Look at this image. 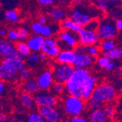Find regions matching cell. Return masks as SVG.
Returning <instances> with one entry per match:
<instances>
[{"label": "cell", "mask_w": 122, "mask_h": 122, "mask_svg": "<svg viewBox=\"0 0 122 122\" xmlns=\"http://www.w3.org/2000/svg\"><path fill=\"white\" fill-rule=\"evenodd\" d=\"M92 76L88 70L75 69L65 85V91L69 95L83 99V88Z\"/></svg>", "instance_id": "obj_1"}, {"label": "cell", "mask_w": 122, "mask_h": 122, "mask_svg": "<svg viewBox=\"0 0 122 122\" xmlns=\"http://www.w3.org/2000/svg\"><path fill=\"white\" fill-rule=\"evenodd\" d=\"M75 6L70 13V18L81 28L84 27L92 19H101L104 16L102 11L95 5L90 7L81 5Z\"/></svg>", "instance_id": "obj_2"}, {"label": "cell", "mask_w": 122, "mask_h": 122, "mask_svg": "<svg viewBox=\"0 0 122 122\" xmlns=\"http://www.w3.org/2000/svg\"><path fill=\"white\" fill-rule=\"evenodd\" d=\"M24 66L25 63L21 58L3 59L0 61V80L7 82L15 81L19 71Z\"/></svg>", "instance_id": "obj_3"}, {"label": "cell", "mask_w": 122, "mask_h": 122, "mask_svg": "<svg viewBox=\"0 0 122 122\" xmlns=\"http://www.w3.org/2000/svg\"><path fill=\"white\" fill-rule=\"evenodd\" d=\"M86 108V102L83 99L72 95L66 96L63 101V110L64 113L70 118L80 116L83 113Z\"/></svg>", "instance_id": "obj_4"}, {"label": "cell", "mask_w": 122, "mask_h": 122, "mask_svg": "<svg viewBox=\"0 0 122 122\" xmlns=\"http://www.w3.org/2000/svg\"><path fill=\"white\" fill-rule=\"evenodd\" d=\"M76 57L73 63L75 69L88 70L92 67L96 61V56H93L86 51V46L77 45L75 48Z\"/></svg>", "instance_id": "obj_5"}, {"label": "cell", "mask_w": 122, "mask_h": 122, "mask_svg": "<svg viewBox=\"0 0 122 122\" xmlns=\"http://www.w3.org/2000/svg\"><path fill=\"white\" fill-rule=\"evenodd\" d=\"M118 31L115 26V20L111 17H102L99 20L97 32L100 39H115L118 35Z\"/></svg>", "instance_id": "obj_6"}, {"label": "cell", "mask_w": 122, "mask_h": 122, "mask_svg": "<svg viewBox=\"0 0 122 122\" xmlns=\"http://www.w3.org/2000/svg\"><path fill=\"white\" fill-rule=\"evenodd\" d=\"M116 97V91L115 88L110 83H102L95 87L90 98L105 104L113 100Z\"/></svg>", "instance_id": "obj_7"}, {"label": "cell", "mask_w": 122, "mask_h": 122, "mask_svg": "<svg viewBox=\"0 0 122 122\" xmlns=\"http://www.w3.org/2000/svg\"><path fill=\"white\" fill-rule=\"evenodd\" d=\"M56 41L61 50H74L79 43L77 33L64 29L58 32Z\"/></svg>", "instance_id": "obj_8"}, {"label": "cell", "mask_w": 122, "mask_h": 122, "mask_svg": "<svg viewBox=\"0 0 122 122\" xmlns=\"http://www.w3.org/2000/svg\"><path fill=\"white\" fill-rule=\"evenodd\" d=\"M75 70V67L72 64H61L57 62L53 66L51 71L53 81L64 84L70 79Z\"/></svg>", "instance_id": "obj_9"}, {"label": "cell", "mask_w": 122, "mask_h": 122, "mask_svg": "<svg viewBox=\"0 0 122 122\" xmlns=\"http://www.w3.org/2000/svg\"><path fill=\"white\" fill-rule=\"evenodd\" d=\"M36 105L40 107H56L58 104V99L48 89H40L35 94Z\"/></svg>", "instance_id": "obj_10"}, {"label": "cell", "mask_w": 122, "mask_h": 122, "mask_svg": "<svg viewBox=\"0 0 122 122\" xmlns=\"http://www.w3.org/2000/svg\"><path fill=\"white\" fill-rule=\"evenodd\" d=\"M77 36H78V42L80 45L86 47L97 46L101 40L97 31L88 30L83 27L77 32Z\"/></svg>", "instance_id": "obj_11"}, {"label": "cell", "mask_w": 122, "mask_h": 122, "mask_svg": "<svg viewBox=\"0 0 122 122\" xmlns=\"http://www.w3.org/2000/svg\"><path fill=\"white\" fill-rule=\"evenodd\" d=\"M40 51L48 57L56 58L61 51V49L57 43L56 39L51 37L44 39Z\"/></svg>", "instance_id": "obj_12"}, {"label": "cell", "mask_w": 122, "mask_h": 122, "mask_svg": "<svg viewBox=\"0 0 122 122\" xmlns=\"http://www.w3.org/2000/svg\"><path fill=\"white\" fill-rule=\"evenodd\" d=\"M0 57L3 59L20 58L14 44L7 40H0Z\"/></svg>", "instance_id": "obj_13"}, {"label": "cell", "mask_w": 122, "mask_h": 122, "mask_svg": "<svg viewBox=\"0 0 122 122\" xmlns=\"http://www.w3.org/2000/svg\"><path fill=\"white\" fill-rule=\"evenodd\" d=\"M45 121L59 122L61 120V113L55 107H40L39 111Z\"/></svg>", "instance_id": "obj_14"}, {"label": "cell", "mask_w": 122, "mask_h": 122, "mask_svg": "<svg viewBox=\"0 0 122 122\" xmlns=\"http://www.w3.org/2000/svg\"><path fill=\"white\" fill-rule=\"evenodd\" d=\"M68 10L66 7L55 5L48 11V15L55 22H61L68 16Z\"/></svg>", "instance_id": "obj_15"}, {"label": "cell", "mask_w": 122, "mask_h": 122, "mask_svg": "<svg viewBox=\"0 0 122 122\" xmlns=\"http://www.w3.org/2000/svg\"><path fill=\"white\" fill-rule=\"evenodd\" d=\"M37 83L40 89H50L53 81L52 72L50 70H46L42 72L37 78Z\"/></svg>", "instance_id": "obj_16"}, {"label": "cell", "mask_w": 122, "mask_h": 122, "mask_svg": "<svg viewBox=\"0 0 122 122\" xmlns=\"http://www.w3.org/2000/svg\"><path fill=\"white\" fill-rule=\"evenodd\" d=\"M76 57L74 50H61L56 58V61L61 64H73Z\"/></svg>", "instance_id": "obj_17"}, {"label": "cell", "mask_w": 122, "mask_h": 122, "mask_svg": "<svg viewBox=\"0 0 122 122\" xmlns=\"http://www.w3.org/2000/svg\"><path fill=\"white\" fill-rule=\"evenodd\" d=\"M19 102L22 107L26 110H33L36 107L34 96L26 92L21 93L19 96Z\"/></svg>", "instance_id": "obj_18"}, {"label": "cell", "mask_w": 122, "mask_h": 122, "mask_svg": "<svg viewBox=\"0 0 122 122\" xmlns=\"http://www.w3.org/2000/svg\"><path fill=\"white\" fill-rule=\"evenodd\" d=\"M97 78L94 76H91V77L86 82L83 88V99L87 101L89 99L94 90L95 87L97 86Z\"/></svg>", "instance_id": "obj_19"}, {"label": "cell", "mask_w": 122, "mask_h": 122, "mask_svg": "<svg viewBox=\"0 0 122 122\" xmlns=\"http://www.w3.org/2000/svg\"><path fill=\"white\" fill-rule=\"evenodd\" d=\"M44 39H45V37L42 36L41 35H35L29 38L26 42L27 44V46H29V49L31 50V51L36 53L40 51L41 46Z\"/></svg>", "instance_id": "obj_20"}, {"label": "cell", "mask_w": 122, "mask_h": 122, "mask_svg": "<svg viewBox=\"0 0 122 122\" xmlns=\"http://www.w3.org/2000/svg\"><path fill=\"white\" fill-rule=\"evenodd\" d=\"M60 26L57 24V22L53 23L50 25H43V28L41 32V35L43 36L45 38L51 37L53 35L56 34L60 31Z\"/></svg>", "instance_id": "obj_21"}, {"label": "cell", "mask_w": 122, "mask_h": 122, "mask_svg": "<svg viewBox=\"0 0 122 122\" xmlns=\"http://www.w3.org/2000/svg\"><path fill=\"white\" fill-rule=\"evenodd\" d=\"M22 88H23V90L24 92L30 93L31 94H35L40 90L37 81L33 78H30L27 81H25V83H24Z\"/></svg>", "instance_id": "obj_22"}, {"label": "cell", "mask_w": 122, "mask_h": 122, "mask_svg": "<svg viewBox=\"0 0 122 122\" xmlns=\"http://www.w3.org/2000/svg\"><path fill=\"white\" fill-rule=\"evenodd\" d=\"M60 27L62 29L68 30V31H73L75 33H77L79 31V30L81 29V27L79 25H77L75 22H74L70 18H66V19L61 21Z\"/></svg>", "instance_id": "obj_23"}, {"label": "cell", "mask_w": 122, "mask_h": 122, "mask_svg": "<svg viewBox=\"0 0 122 122\" xmlns=\"http://www.w3.org/2000/svg\"><path fill=\"white\" fill-rule=\"evenodd\" d=\"M15 46L20 55V58H22V59H26L31 53V50L29 49L26 42H24V41L18 42L15 45Z\"/></svg>", "instance_id": "obj_24"}, {"label": "cell", "mask_w": 122, "mask_h": 122, "mask_svg": "<svg viewBox=\"0 0 122 122\" xmlns=\"http://www.w3.org/2000/svg\"><path fill=\"white\" fill-rule=\"evenodd\" d=\"M89 120L92 122H105L107 121V118L104 114L103 110L102 108H99L92 110V113L89 117Z\"/></svg>", "instance_id": "obj_25"}, {"label": "cell", "mask_w": 122, "mask_h": 122, "mask_svg": "<svg viewBox=\"0 0 122 122\" xmlns=\"http://www.w3.org/2000/svg\"><path fill=\"white\" fill-rule=\"evenodd\" d=\"M104 56L107 57L110 61H115L119 59L122 56V50L119 47H115L111 50L104 53Z\"/></svg>", "instance_id": "obj_26"}, {"label": "cell", "mask_w": 122, "mask_h": 122, "mask_svg": "<svg viewBox=\"0 0 122 122\" xmlns=\"http://www.w3.org/2000/svg\"><path fill=\"white\" fill-rule=\"evenodd\" d=\"M51 92L55 96H61L65 92V85L59 82H53L51 86Z\"/></svg>", "instance_id": "obj_27"}, {"label": "cell", "mask_w": 122, "mask_h": 122, "mask_svg": "<svg viewBox=\"0 0 122 122\" xmlns=\"http://www.w3.org/2000/svg\"><path fill=\"white\" fill-rule=\"evenodd\" d=\"M116 46V42L114 39H105L99 44V47L104 52L111 50Z\"/></svg>", "instance_id": "obj_28"}, {"label": "cell", "mask_w": 122, "mask_h": 122, "mask_svg": "<svg viewBox=\"0 0 122 122\" xmlns=\"http://www.w3.org/2000/svg\"><path fill=\"white\" fill-rule=\"evenodd\" d=\"M93 2L94 5L101 11H102L103 13L108 12V11L111 10L112 7L113 6V5L110 4L107 2L103 1V0H93Z\"/></svg>", "instance_id": "obj_29"}, {"label": "cell", "mask_w": 122, "mask_h": 122, "mask_svg": "<svg viewBox=\"0 0 122 122\" xmlns=\"http://www.w3.org/2000/svg\"><path fill=\"white\" fill-rule=\"evenodd\" d=\"M5 18L7 19V21L13 24L18 23L20 20L19 14L18 13L16 10H10L7 11L5 13Z\"/></svg>", "instance_id": "obj_30"}, {"label": "cell", "mask_w": 122, "mask_h": 122, "mask_svg": "<svg viewBox=\"0 0 122 122\" xmlns=\"http://www.w3.org/2000/svg\"><path fill=\"white\" fill-rule=\"evenodd\" d=\"M26 59V63H27V64L29 66H31V67L35 66L40 61V58H39V55L37 54V53H31Z\"/></svg>", "instance_id": "obj_31"}, {"label": "cell", "mask_w": 122, "mask_h": 122, "mask_svg": "<svg viewBox=\"0 0 122 122\" xmlns=\"http://www.w3.org/2000/svg\"><path fill=\"white\" fill-rule=\"evenodd\" d=\"M26 118L28 122H45V119L37 111H33L30 113Z\"/></svg>", "instance_id": "obj_32"}, {"label": "cell", "mask_w": 122, "mask_h": 122, "mask_svg": "<svg viewBox=\"0 0 122 122\" xmlns=\"http://www.w3.org/2000/svg\"><path fill=\"white\" fill-rule=\"evenodd\" d=\"M18 77L22 81H27L31 77V71L30 69L24 67L21 69L18 72Z\"/></svg>", "instance_id": "obj_33"}, {"label": "cell", "mask_w": 122, "mask_h": 122, "mask_svg": "<svg viewBox=\"0 0 122 122\" xmlns=\"http://www.w3.org/2000/svg\"><path fill=\"white\" fill-rule=\"evenodd\" d=\"M87 102H88L87 105H88V107H89V109L92 110H97L99 108H102V107L104 105L101 102L96 100V99H92V98L88 99Z\"/></svg>", "instance_id": "obj_34"}, {"label": "cell", "mask_w": 122, "mask_h": 122, "mask_svg": "<svg viewBox=\"0 0 122 122\" xmlns=\"http://www.w3.org/2000/svg\"><path fill=\"white\" fill-rule=\"evenodd\" d=\"M102 110H103L104 114H105V117L107 118H107L108 119H112L114 117L116 111H115V109H114L113 106H112V105H107Z\"/></svg>", "instance_id": "obj_35"}, {"label": "cell", "mask_w": 122, "mask_h": 122, "mask_svg": "<svg viewBox=\"0 0 122 122\" xmlns=\"http://www.w3.org/2000/svg\"><path fill=\"white\" fill-rule=\"evenodd\" d=\"M99 19H92L88 23L83 27L88 30H91V31H97L98 26H99Z\"/></svg>", "instance_id": "obj_36"}, {"label": "cell", "mask_w": 122, "mask_h": 122, "mask_svg": "<svg viewBox=\"0 0 122 122\" xmlns=\"http://www.w3.org/2000/svg\"><path fill=\"white\" fill-rule=\"evenodd\" d=\"M7 38L11 42H17L19 40L18 34V31L15 29H10L7 31Z\"/></svg>", "instance_id": "obj_37"}, {"label": "cell", "mask_w": 122, "mask_h": 122, "mask_svg": "<svg viewBox=\"0 0 122 122\" xmlns=\"http://www.w3.org/2000/svg\"><path fill=\"white\" fill-rule=\"evenodd\" d=\"M96 61H97V64L99 67L105 69L107 66V65L110 63V60L107 57H106L105 56H103L99 57L97 59V60H96Z\"/></svg>", "instance_id": "obj_38"}, {"label": "cell", "mask_w": 122, "mask_h": 122, "mask_svg": "<svg viewBox=\"0 0 122 122\" xmlns=\"http://www.w3.org/2000/svg\"><path fill=\"white\" fill-rule=\"evenodd\" d=\"M43 28V24H41L39 22H34L31 25V29L35 35H40Z\"/></svg>", "instance_id": "obj_39"}, {"label": "cell", "mask_w": 122, "mask_h": 122, "mask_svg": "<svg viewBox=\"0 0 122 122\" xmlns=\"http://www.w3.org/2000/svg\"><path fill=\"white\" fill-rule=\"evenodd\" d=\"M18 37H19V40H24L26 39H27L29 36V31L28 29L25 28V27H22L18 29Z\"/></svg>", "instance_id": "obj_40"}, {"label": "cell", "mask_w": 122, "mask_h": 122, "mask_svg": "<svg viewBox=\"0 0 122 122\" xmlns=\"http://www.w3.org/2000/svg\"><path fill=\"white\" fill-rule=\"evenodd\" d=\"M86 51L88 53L92 55L93 56H96L98 55L99 50V48L97 46H86Z\"/></svg>", "instance_id": "obj_41"}, {"label": "cell", "mask_w": 122, "mask_h": 122, "mask_svg": "<svg viewBox=\"0 0 122 122\" xmlns=\"http://www.w3.org/2000/svg\"><path fill=\"white\" fill-rule=\"evenodd\" d=\"M72 4V0H54L53 5L64 7H69Z\"/></svg>", "instance_id": "obj_42"}, {"label": "cell", "mask_w": 122, "mask_h": 122, "mask_svg": "<svg viewBox=\"0 0 122 122\" xmlns=\"http://www.w3.org/2000/svg\"><path fill=\"white\" fill-rule=\"evenodd\" d=\"M70 121L71 122H87L88 121V120L81 116V115H80V116H76L70 118Z\"/></svg>", "instance_id": "obj_43"}, {"label": "cell", "mask_w": 122, "mask_h": 122, "mask_svg": "<svg viewBox=\"0 0 122 122\" xmlns=\"http://www.w3.org/2000/svg\"><path fill=\"white\" fill-rule=\"evenodd\" d=\"M40 5L44 7L51 6L54 4V0H37Z\"/></svg>", "instance_id": "obj_44"}, {"label": "cell", "mask_w": 122, "mask_h": 122, "mask_svg": "<svg viewBox=\"0 0 122 122\" xmlns=\"http://www.w3.org/2000/svg\"><path fill=\"white\" fill-rule=\"evenodd\" d=\"M121 16V11L118 9H115L111 10V18L114 20L120 18Z\"/></svg>", "instance_id": "obj_45"}, {"label": "cell", "mask_w": 122, "mask_h": 122, "mask_svg": "<svg viewBox=\"0 0 122 122\" xmlns=\"http://www.w3.org/2000/svg\"><path fill=\"white\" fill-rule=\"evenodd\" d=\"M115 26L118 31H121L122 29V20L121 18L116 19L115 20Z\"/></svg>", "instance_id": "obj_46"}, {"label": "cell", "mask_w": 122, "mask_h": 122, "mask_svg": "<svg viewBox=\"0 0 122 122\" xmlns=\"http://www.w3.org/2000/svg\"><path fill=\"white\" fill-rule=\"evenodd\" d=\"M115 66H116V64H115L114 62H113V61H110V63L107 65V66H106V67H105V69L107 71H110V70H113Z\"/></svg>", "instance_id": "obj_47"}, {"label": "cell", "mask_w": 122, "mask_h": 122, "mask_svg": "<svg viewBox=\"0 0 122 122\" xmlns=\"http://www.w3.org/2000/svg\"><path fill=\"white\" fill-rule=\"evenodd\" d=\"M38 22L39 23H40L41 24H43V25H45L47 24V22H48V19L46 16H44V15H42L38 19Z\"/></svg>", "instance_id": "obj_48"}, {"label": "cell", "mask_w": 122, "mask_h": 122, "mask_svg": "<svg viewBox=\"0 0 122 122\" xmlns=\"http://www.w3.org/2000/svg\"><path fill=\"white\" fill-rule=\"evenodd\" d=\"M5 91V86L4 81L0 80V95L3 94Z\"/></svg>", "instance_id": "obj_49"}, {"label": "cell", "mask_w": 122, "mask_h": 122, "mask_svg": "<svg viewBox=\"0 0 122 122\" xmlns=\"http://www.w3.org/2000/svg\"><path fill=\"white\" fill-rule=\"evenodd\" d=\"M7 121H8L7 116L4 113H0V122H6Z\"/></svg>", "instance_id": "obj_50"}, {"label": "cell", "mask_w": 122, "mask_h": 122, "mask_svg": "<svg viewBox=\"0 0 122 122\" xmlns=\"http://www.w3.org/2000/svg\"><path fill=\"white\" fill-rule=\"evenodd\" d=\"M85 2V0H72V3L75 5H82Z\"/></svg>", "instance_id": "obj_51"}, {"label": "cell", "mask_w": 122, "mask_h": 122, "mask_svg": "<svg viewBox=\"0 0 122 122\" xmlns=\"http://www.w3.org/2000/svg\"><path fill=\"white\" fill-rule=\"evenodd\" d=\"M7 29H0V36L2 37H5V36H7Z\"/></svg>", "instance_id": "obj_52"}, {"label": "cell", "mask_w": 122, "mask_h": 122, "mask_svg": "<svg viewBox=\"0 0 122 122\" xmlns=\"http://www.w3.org/2000/svg\"><path fill=\"white\" fill-rule=\"evenodd\" d=\"M39 58H40V61H46V59L48 58V56H46V55L45 54V53H41L40 54H39Z\"/></svg>", "instance_id": "obj_53"}, {"label": "cell", "mask_w": 122, "mask_h": 122, "mask_svg": "<svg viewBox=\"0 0 122 122\" xmlns=\"http://www.w3.org/2000/svg\"><path fill=\"white\" fill-rule=\"evenodd\" d=\"M103 1L107 2H109L110 4H111V5H114L115 4L118 3V0H103Z\"/></svg>", "instance_id": "obj_54"}, {"label": "cell", "mask_w": 122, "mask_h": 122, "mask_svg": "<svg viewBox=\"0 0 122 122\" xmlns=\"http://www.w3.org/2000/svg\"><path fill=\"white\" fill-rule=\"evenodd\" d=\"M118 1H119V2H121V1H122V0H118Z\"/></svg>", "instance_id": "obj_55"}]
</instances>
